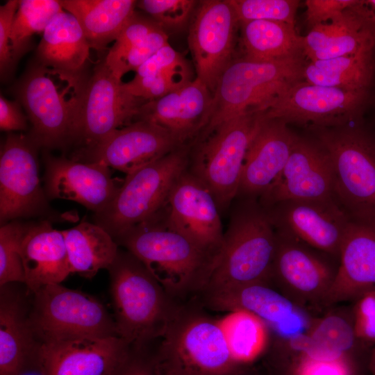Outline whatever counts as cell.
Here are the masks:
<instances>
[{
	"mask_svg": "<svg viewBox=\"0 0 375 375\" xmlns=\"http://www.w3.org/2000/svg\"><path fill=\"white\" fill-rule=\"evenodd\" d=\"M351 309L356 336L372 349L375 345V290L356 299Z\"/></svg>",
	"mask_w": 375,
	"mask_h": 375,
	"instance_id": "cell-45",
	"label": "cell"
},
{
	"mask_svg": "<svg viewBox=\"0 0 375 375\" xmlns=\"http://www.w3.org/2000/svg\"><path fill=\"white\" fill-rule=\"evenodd\" d=\"M353 6L344 10L329 23L312 28L307 35L303 36V56L308 58L312 53L328 46L340 35L362 24L365 20Z\"/></svg>",
	"mask_w": 375,
	"mask_h": 375,
	"instance_id": "cell-40",
	"label": "cell"
},
{
	"mask_svg": "<svg viewBox=\"0 0 375 375\" xmlns=\"http://www.w3.org/2000/svg\"><path fill=\"white\" fill-rule=\"evenodd\" d=\"M333 258L276 231L269 285L309 311L321 310L338 269L331 261Z\"/></svg>",
	"mask_w": 375,
	"mask_h": 375,
	"instance_id": "cell-12",
	"label": "cell"
},
{
	"mask_svg": "<svg viewBox=\"0 0 375 375\" xmlns=\"http://www.w3.org/2000/svg\"><path fill=\"white\" fill-rule=\"evenodd\" d=\"M29 319L39 343L83 337H119L113 316L94 297L60 284L34 293Z\"/></svg>",
	"mask_w": 375,
	"mask_h": 375,
	"instance_id": "cell-10",
	"label": "cell"
},
{
	"mask_svg": "<svg viewBox=\"0 0 375 375\" xmlns=\"http://www.w3.org/2000/svg\"><path fill=\"white\" fill-rule=\"evenodd\" d=\"M168 43L167 32L159 28L122 54L111 59L105 58L104 61L115 76L122 79L125 74L131 71L136 72L155 53Z\"/></svg>",
	"mask_w": 375,
	"mask_h": 375,
	"instance_id": "cell-39",
	"label": "cell"
},
{
	"mask_svg": "<svg viewBox=\"0 0 375 375\" xmlns=\"http://www.w3.org/2000/svg\"><path fill=\"white\" fill-rule=\"evenodd\" d=\"M164 212L175 230L219 256L224 235L220 210L209 189L188 168L174 185Z\"/></svg>",
	"mask_w": 375,
	"mask_h": 375,
	"instance_id": "cell-18",
	"label": "cell"
},
{
	"mask_svg": "<svg viewBox=\"0 0 375 375\" xmlns=\"http://www.w3.org/2000/svg\"><path fill=\"white\" fill-rule=\"evenodd\" d=\"M368 97V90L353 91L299 81L271 101L262 112L265 118L308 124L313 128L354 122Z\"/></svg>",
	"mask_w": 375,
	"mask_h": 375,
	"instance_id": "cell-13",
	"label": "cell"
},
{
	"mask_svg": "<svg viewBox=\"0 0 375 375\" xmlns=\"http://www.w3.org/2000/svg\"><path fill=\"white\" fill-rule=\"evenodd\" d=\"M199 3L194 0H141L137 6L165 31L182 28Z\"/></svg>",
	"mask_w": 375,
	"mask_h": 375,
	"instance_id": "cell-42",
	"label": "cell"
},
{
	"mask_svg": "<svg viewBox=\"0 0 375 375\" xmlns=\"http://www.w3.org/2000/svg\"><path fill=\"white\" fill-rule=\"evenodd\" d=\"M188 70L190 67L185 59L168 43L143 64L135 75L145 76Z\"/></svg>",
	"mask_w": 375,
	"mask_h": 375,
	"instance_id": "cell-46",
	"label": "cell"
},
{
	"mask_svg": "<svg viewBox=\"0 0 375 375\" xmlns=\"http://www.w3.org/2000/svg\"><path fill=\"white\" fill-rule=\"evenodd\" d=\"M267 368L276 375H367V367L352 359L322 360L301 353L278 359Z\"/></svg>",
	"mask_w": 375,
	"mask_h": 375,
	"instance_id": "cell-36",
	"label": "cell"
},
{
	"mask_svg": "<svg viewBox=\"0 0 375 375\" xmlns=\"http://www.w3.org/2000/svg\"><path fill=\"white\" fill-rule=\"evenodd\" d=\"M78 20L90 47L103 50L115 41L135 13L134 0H60Z\"/></svg>",
	"mask_w": 375,
	"mask_h": 375,
	"instance_id": "cell-30",
	"label": "cell"
},
{
	"mask_svg": "<svg viewBox=\"0 0 375 375\" xmlns=\"http://www.w3.org/2000/svg\"><path fill=\"white\" fill-rule=\"evenodd\" d=\"M375 290V219L351 217L342 242L334 282L321 310Z\"/></svg>",
	"mask_w": 375,
	"mask_h": 375,
	"instance_id": "cell-23",
	"label": "cell"
},
{
	"mask_svg": "<svg viewBox=\"0 0 375 375\" xmlns=\"http://www.w3.org/2000/svg\"><path fill=\"white\" fill-rule=\"evenodd\" d=\"M303 56L271 61L233 60L218 81L207 125L200 134L245 112H262L282 92L303 80Z\"/></svg>",
	"mask_w": 375,
	"mask_h": 375,
	"instance_id": "cell-6",
	"label": "cell"
},
{
	"mask_svg": "<svg viewBox=\"0 0 375 375\" xmlns=\"http://www.w3.org/2000/svg\"><path fill=\"white\" fill-rule=\"evenodd\" d=\"M222 324L238 363L249 366L263 356L269 346V333L257 316L246 311L233 312Z\"/></svg>",
	"mask_w": 375,
	"mask_h": 375,
	"instance_id": "cell-34",
	"label": "cell"
},
{
	"mask_svg": "<svg viewBox=\"0 0 375 375\" xmlns=\"http://www.w3.org/2000/svg\"><path fill=\"white\" fill-rule=\"evenodd\" d=\"M313 130L331 157L337 201L353 218L375 219V136L352 123Z\"/></svg>",
	"mask_w": 375,
	"mask_h": 375,
	"instance_id": "cell-8",
	"label": "cell"
},
{
	"mask_svg": "<svg viewBox=\"0 0 375 375\" xmlns=\"http://www.w3.org/2000/svg\"><path fill=\"white\" fill-rule=\"evenodd\" d=\"M241 375H276L267 369L262 362L260 365L254 363L248 366Z\"/></svg>",
	"mask_w": 375,
	"mask_h": 375,
	"instance_id": "cell-51",
	"label": "cell"
},
{
	"mask_svg": "<svg viewBox=\"0 0 375 375\" xmlns=\"http://www.w3.org/2000/svg\"><path fill=\"white\" fill-rule=\"evenodd\" d=\"M358 0H307L306 22L310 28L325 24L353 6Z\"/></svg>",
	"mask_w": 375,
	"mask_h": 375,
	"instance_id": "cell-48",
	"label": "cell"
},
{
	"mask_svg": "<svg viewBox=\"0 0 375 375\" xmlns=\"http://www.w3.org/2000/svg\"><path fill=\"white\" fill-rule=\"evenodd\" d=\"M131 350L119 337H83L40 343V375H110Z\"/></svg>",
	"mask_w": 375,
	"mask_h": 375,
	"instance_id": "cell-21",
	"label": "cell"
},
{
	"mask_svg": "<svg viewBox=\"0 0 375 375\" xmlns=\"http://www.w3.org/2000/svg\"><path fill=\"white\" fill-rule=\"evenodd\" d=\"M262 112L249 111L201 135L188 169L213 195L220 212L235 199L248 148L263 120Z\"/></svg>",
	"mask_w": 375,
	"mask_h": 375,
	"instance_id": "cell-7",
	"label": "cell"
},
{
	"mask_svg": "<svg viewBox=\"0 0 375 375\" xmlns=\"http://www.w3.org/2000/svg\"><path fill=\"white\" fill-rule=\"evenodd\" d=\"M115 242L140 260L179 303L199 299L218 257L175 230L168 223L164 208Z\"/></svg>",
	"mask_w": 375,
	"mask_h": 375,
	"instance_id": "cell-1",
	"label": "cell"
},
{
	"mask_svg": "<svg viewBox=\"0 0 375 375\" xmlns=\"http://www.w3.org/2000/svg\"><path fill=\"white\" fill-rule=\"evenodd\" d=\"M367 375H375V345L372 348L369 354Z\"/></svg>",
	"mask_w": 375,
	"mask_h": 375,
	"instance_id": "cell-52",
	"label": "cell"
},
{
	"mask_svg": "<svg viewBox=\"0 0 375 375\" xmlns=\"http://www.w3.org/2000/svg\"><path fill=\"white\" fill-rule=\"evenodd\" d=\"M19 0H9L0 6V71L1 77L8 74L14 67L10 35Z\"/></svg>",
	"mask_w": 375,
	"mask_h": 375,
	"instance_id": "cell-47",
	"label": "cell"
},
{
	"mask_svg": "<svg viewBox=\"0 0 375 375\" xmlns=\"http://www.w3.org/2000/svg\"><path fill=\"white\" fill-rule=\"evenodd\" d=\"M243 58L271 61L303 55V36L294 25L285 22L254 20L240 24Z\"/></svg>",
	"mask_w": 375,
	"mask_h": 375,
	"instance_id": "cell-32",
	"label": "cell"
},
{
	"mask_svg": "<svg viewBox=\"0 0 375 375\" xmlns=\"http://www.w3.org/2000/svg\"><path fill=\"white\" fill-rule=\"evenodd\" d=\"M199 299L180 303L156 345L166 375H241L248 367L235 360L222 322Z\"/></svg>",
	"mask_w": 375,
	"mask_h": 375,
	"instance_id": "cell-2",
	"label": "cell"
},
{
	"mask_svg": "<svg viewBox=\"0 0 375 375\" xmlns=\"http://www.w3.org/2000/svg\"><path fill=\"white\" fill-rule=\"evenodd\" d=\"M374 51L326 60H311L303 71L310 83L348 90H368L374 71Z\"/></svg>",
	"mask_w": 375,
	"mask_h": 375,
	"instance_id": "cell-33",
	"label": "cell"
},
{
	"mask_svg": "<svg viewBox=\"0 0 375 375\" xmlns=\"http://www.w3.org/2000/svg\"><path fill=\"white\" fill-rule=\"evenodd\" d=\"M24 285L27 293L60 284L71 273L62 231L47 220L31 224L22 244Z\"/></svg>",
	"mask_w": 375,
	"mask_h": 375,
	"instance_id": "cell-27",
	"label": "cell"
},
{
	"mask_svg": "<svg viewBox=\"0 0 375 375\" xmlns=\"http://www.w3.org/2000/svg\"><path fill=\"white\" fill-rule=\"evenodd\" d=\"M264 208L276 231L339 259L351 217L336 199L285 200Z\"/></svg>",
	"mask_w": 375,
	"mask_h": 375,
	"instance_id": "cell-17",
	"label": "cell"
},
{
	"mask_svg": "<svg viewBox=\"0 0 375 375\" xmlns=\"http://www.w3.org/2000/svg\"><path fill=\"white\" fill-rule=\"evenodd\" d=\"M40 147L28 135L9 133L0 155L1 225L19 218L41 215L48 207L40 185Z\"/></svg>",
	"mask_w": 375,
	"mask_h": 375,
	"instance_id": "cell-15",
	"label": "cell"
},
{
	"mask_svg": "<svg viewBox=\"0 0 375 375\" xmlns=\"http://www.w3.org/2000/svg\"><path fill=\"white\" fill-rule=\"evenodd\" d=\"M238 199L222 249L201 296L254 283L269 284L276 229L258 199Z\"/></svg>",
	"mask_w": 375,
	"mask_h": 375,
	"instance_id": "cell-4",
	"label": "cell"
},
{
	"mask_svg": "<svg viewBox=\"0 0 375 375\" xmlns=\"http://www.w3.org/2000/svg\"><path fill=\"white\" fill-rule=\"evenodd\" d=\"M213 95L196 77L163 97L145 102L136 120L155 123L171 133L181 146L197 138L207 125Z\"/></svg>",
	"mask_w": 375,
	"mask_h": 375,
	"instance_id": "cell-25",
	"label": "cell"
},
{
	"mask_svg": "<svg viewBox=\"0 0 375 375\" xmlns=\"http://www.w3.org/2000/svg\"><path fill=\"white\" fill-rule=\"evenodd\" d=\"M354 9L375 31V0H358Z\"/></svg>",
	"mask_w": 375,
	"mask_h": 375,
	"instance_id": "cell-50",
	"label": "cell"
},
{
	"mask_svg": "<svg viewBox=\"0 0 375 375\" xmlns=\"http://www.w3.org/2000/svg\"><path fill=\"white\" fill-rule=\"evenodd\" d=\"M199 300L208 310L246 311L262 320L269 333V344L293 347L308 333L315 317L264 282L202 294Z\"/></svg>",
	"mask_w": 375,
	"mask_h": 375,
	"instance_id": "cell-11",
	"label": "cell"
},
{
	"mask_svg": "<svg viewBox=\"0 0 375 375\" xmlns=\"http://www.w3.org/2000/svg\"><path fill=\"white\" fill-rule=\"evenodd\" d=\"M156 345L131 347L126 358L110 375H166L157 361Z\"/></svg>",
	"mask_w": 375,
	"mask_h": 375,
	"instance_id": "cell-44",
	"label": "cell"
},
{
	"mask_svg": "<svg viewBox=\"0 0 375 375\" xmlns=\"http://www.w3.org/2000/svg\"><path fill=\"white\" fill-rule=\"evenodd\" d=\"M240 24L254 20L294 25L299 4L297 0H228Z\"/></svg>",
	"mask_w": 375,
	"mask_h": 375,
	"instance_id": "cell-38",
	"label": "cell"
},
{
	"mask_svg": "<svg viewBox=\"0 0 375 375\" xmlns=\"http://www.w3.org/2000/svg\"><path fill=\"white\" fill-rule=\"evenodd\" d=\"M44 190L48 199L77 202L98 213L111 202L121 185L112 176L110 168L45 153Z\"/></svg>",
	"mask_w": 375,
	"mask_h": 375,
	"instance_id": "cell-22",
	"label": "cell"
},
{
	"mask_svg": "<svg viewBox=\"0 0 375 375\" xmlns=\"http://www.w3.org/2000/svg\"><path fill=\"white\" fill-rule=\"evenodd\" d=\"M62 233L71 273L92 278L100 269H108L117 257L118 244L95 223L82 221Z\"/></svg>",
	"mask_w": 375,
	"mask_h": 375,
	"instance_id": "cell-31",
	"label": "cell"
},
{
	"mask_svg": "<svg viewBox=\"0 0 375 375\" xmlns=\"http://www.w3.org/2000/svg\"><path fill=\"white\" fill-rule=\"evenodd\" d=\"M13 284L0 291V375H26L35 366L40 346L25 298Z\"/></svg>",
	"mask_w": 375,
	"mask_h": 375,
	"instance_id": "cell-26",
	"label": "cell"
},
{
	"mask_svg": "<svg viewBox=\"0 0 375 375\" xmlns=\"http://www.w3.org/2000/svg\"><path fill=\"white\" fill-rule=\"evenodd\" d=\"M239 26L228 0L199 2L190 24L188 44L197 78L206 85L212 95L220 76L233 60Z\"/></svg>",
	"mask_w": 375,
	"mask_h": 375,
	"instance_id": "cell-16",
	"label": "cell"
},
{
	"mask_svg": "<svg viewBox=\"0 0 375 375\" xmlns=\"http://www.w3.org/2000/svg\"><path fill=\"white\" fill-rule=\"evenodd\" d=\"M108 270L118 336L131 347H145L157 342L180 303L126 250L119 249Z\"/></svg>",
	"mask_w": 375,
	"mask_h": 375,
	"instance_id": "cell-3",
	"label": "cell"
},
{
	"mask_svg": "<svg viewBox=\"0 0 375 375\" xmlns=\"http://www.w3.org/2000/svg\"><path fill=\"white\" fill-rule=\"evenodd\" d=\"M159 28L161 27L151 17L135 12L115 40L105 58L111 59L122 54Z\"/></svg>",
	"mask_w": 375,
	"mask_h": 375,
	"instance_id": "cell-43",
	"label": "cell"
},
{
	"mask_svg": "<svg viewBox=\"0 0 375 375\" xmlns=\"http://www.w3.org/2000/svg\"><path fill=\"white\" fill-rule=\"evenodd\" d=\"M88 78L36 62L20 81L17 94L32 124L28 135L40 147L60 148L74 141Z\"/></svg>",
	"mask_w": 375,
	"mask_h": 375,
	"instance_id": "cell-5",
	"label": "cell"
},
{
	"mask_svg": "<svg viewBox=\"0 0 375 375\" xmlns=\"http://www.w3.org/2000/svg\"><path fill=\"white\" fill-rule=\"evenodd\" d=\"M331 157L317 140L298 137L283 171L258 199L263 207L285 200L335 199Z\"/></svg>",
	"mask_w": 375,
	"mask_h": 375,
	"instance_id": "cell-19",
	"label": "cell"
},
{
	"mask_svg": "<svg viewBox=\"0 0 375 375\" xmlns=\"http://www.w3.org/2000/svg\"><path fill=\"white\" fill-rule=\"evenodd\" d=\"M0 128L4 131H23L27 128V118L17 102L0 97Z\"/></svg>",
	"mask_w": 375,
	"mask_h": 375,
	"instance_id": "cell-49",
	"label": "cell"
},
{
	"mask_svg": "<svg viewBox=\"0 0 375 375\" xmlns=\"http://www.w3.org/2000/svg\"><path fill=\"white\" fill-rule=\"evenodd\" d=\"M90 47L76 18L62 10L42 33L36 50L37 62L69 74H82Z\"/></svg>",
	"mask_w": 375,
	"mask_h": 375,
	"instance_id": "cell-29",
	"label": "cell"
},
{
	"mask_svg": "<svg viewBox=\"0 0 375 375\" xmlns=\"http://www.w3.org/2000/svg\"><path fill=\"white\" fill-rule=\"evenodd\" d=\"M183 147L162 126L135 120L95 146L80 151L76 160L97 162L128 175Z\"/></svg>",
	"mask_w": 375,
	"mask_h": 375,
	"instance_id": "cell-20",
	"label": "cell"
},
{
	"mask_svg": "<svg viewBox=\"0 0 375 375\" xmlns=\"http://www.w3.org/2000/svg\"><path fill=\"white\" fill-rule=\"evenodd\" d=\"M29 224L18 220L1 225L0 286L24 283L22 244Z\"/></svg>",
	"mask_w": 375,
	"mask_h": 375,
	"instance_id": "cell-37",
	"label": "cell"
},
{
	"mask_svg": "<svg viewBox=\"0 0 375 375\" xmlns=\"http://www.w3.org/2000/svg\"><path fill=\"white\" fill-rule=\"evenodd\" d=\"M192 81L190 70L139 76L124 83V88L133 96L147 101L159 99Z\"/></svg>",
	"mask_w": 375,
	"mask_h": 375,
	"instance_id": "cell-41",
	"label": "cell"
},
{
	"mask_svg": "<svg viewBox=\"0 0 375 375\" xmlns=\"http://www.w3.org/2000/svg\"><path fill=\"white\" fill-rule=\"evenodd\" d=\"M63 10L58 0H21L15 13L10 35L14 65L29 49L31 38L44 31L53 17Z\"/></svg>",
	"mask_w": 375,
	"mask_h": 375,
	"instance_id": "cell-35",
	"label": "cell"
},
{
	"mask_svg": "<svg viewBox=\"0 0 375 375\" xmlns=\"http://www.w3.org/2000/svg\"><path fill=\"white\" fill-rule=\"evenodd\" d=\"M331 308L314 319L297 353L322 360L349 358L367 367L372 349L356 336L352 309Z\"/></svg>",
	"mask_w": 375,
	"mask_h": 375,
	"instance_id": "cell-28",
	"label": "cell"
},
{
	"mask_svg": "<svg viewBox=\"0 0 375 375\" xmlns=\"http://www.w3.org/2000/svg\"><path fill=\"white\" fill-rule=\"evenodd\" d=\"M145 102L126 91L103 60L88 78L74 141L83 145L81 151L92 148L137 119Z\"/></svg>",
	"mask_w": 375,
	"mask_h": 375,
	"instance_id": "cell-14",
	"label": "cell"
},
{
	"mask_svg": "<svg viewBox=\"0 0 375 375\" xmlns=\"http://www.w3.org/2000/svg\"><path fill=\"white\" fill-rule=\"evenodd\" d=\"M298 137L283 121L264 117L248 148L235 199H258L283 171Z\"/></svg>",
	"mask_w": 375,
	"mask_h": 375,
	"instance_id": "cell-24",
	"label": "cell"
},
{
	"mask_svg": "<svg viewBox=\"0 0 375 375\" xmlns=\"http://www.w3.org/2000/svg\"><path fill=\"white\" fill-rule=\"evenodd\" d=\"M190 151L181 147L126 175L111 202L94 214V223L115 240L142 224L167 204L171 190L188 168Z\"/></svg>",
	"mask_w": 375,
	"mask_h": 375,
	"instance_id": "cell-9",
	"label": "cell"
}]
</instances>
